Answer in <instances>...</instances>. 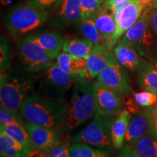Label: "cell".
Returning <instances> with one entry per match:
<instances>
[{
  "mask_svg": "<svg viewBox=\"0 0 157 157\" xmlns=\"http://www.w3.org/2000/svg\"><path fill=\"white\" fill-rule=\"evenodd\" d=\"M20 111L29 122L60 132L66 129L67 103H59L41 94H33L23 101Z\"/></svg>",
  "mask_w": 157,
  "mask_h": 157,
  "instance_id": "obj_1",
  "label": "cell"
},
{
  "mask_svg": "<svg viewBox=\"0 0 157 157\" xmlns=\"http://www.w3.org/2000/svg\"><path fill=\"white\" fill-rule=\"evenodd\" d=\"M95 113L93 84L87 78H76L71 98L67 103L66 129L76 128Z\"/></svg>",
  "mask_w": 157,
  "mask_h": 157,
  "instance_id": "obj_2",
  "label": "cell"
},
{
  "mask_svg": "<svg viewBox=\"0 0 157 157\" xmlns=\"http://www.w3.org/2000/svg\"><path fill=\"white\" fill-rule=\"evenodd\" d=\"M48 19L46 10L39 8L29 1L10 10L5 18V27L13 39H16L39 29Z\"/></svg>",
  "mask_w": 157,
  "mask_h": 157,
  "instance_id": "obj_3",
  "label": "cell"
},
{
  "mask_svg": "<svg viewBox=\"0 0 157 157\" xmlns=\"http://www.w3.org/2000/svg\"><path fill=\"white\" fill-rule=\"evenodd\" d=\"M36 81L35 76H12L6 72L1 73V107L15 112H19L23 101L34 94Z\"/></svg>",
  "mask_w": 157,
  "mask_h": 157,
  "instance_id": "obj_4",
  "label": "cell"
},
{
  "mask_svg": "<svg viewBox=\"0 0 157 157\" xmlns=\"http://www.w3.org/2000/svg\"><path fill=\"white\" fill-rule=\"evenodd\" d=\"M116 116L96 114L87 126L70 138L71 143H82L110 151L113 148L111 129Z\"/></svg>",
  "mask_w": 157,
  "mask_h": 157,
  "instance_id": "obj_5",
  "label": "cell"
},
{
  "mask_svg": "<svg viewBox=\"0 0 157 157\" xmlns=\"http://www.w3.org/2000/svg\"><path fill=\"white\" fill-rule=\"evenodd\" d=\"M19 60L26 72L43 71L56 64L57 57L44 49L29 34L17 44Z\"/></svg>",
  "mask_w": 157,
  "mask_h": 157,
  "instance_id": "obj_6",
  "label": "cell"
},
{
  "mask_svg": "<svg viewBox=\"0 0 157 157\" xmlns=\"http://www.w3.org/2000/svg\"><path fill=\"white\" fill-rule=\"evenodd\" d=\"M39 84V94L59 103H64L65 95L75 83L76 78L55 64L43 70Z\"/></svg>",
  "mask_w": 157,
  "mask_h": 157,
  "instance_id": "obj_7",
  "label": "cell"
},
{
  "mask_svg": "<svg viewBox=\"0 0 157 157\" xmlns=\"http://www.w3.org/2000/svg\"><path fill=\"white\" fill-rule=\"evenodd\" d=\"M149 13L143 12L140 18L121 37L129 41L139 55L150 60L154 56L155 38L149 21Z\"/></svg>",
  "mask_w": 157,
  "mask_h": 157,
  "instance_id": "obj_8",
  "label": "cell"
},
{
  "mask_svg": "<svg viewBox=\"0 0 157 157\" xmlns=\"http://www.w3.org/2000/svg\"><path fill=\"white\" fill-rule=\"evenodd\" d=\"M97 78L98 82L120 95L130 93L131 84L126 68L117 61L114 56L110 60L105 69L98 76Z\"/></svg>",
  "mask_w": 157,
  "mask_h": 157,
  "instance_id": "obj_9",
  "label": "cell"
},
{
  "mask_svg": "<svg viewBox=\"0 0 157 157\" xmlns=\"http://www.w3.org/2000/svg\"><path fill=\"white\" fill-rule=\"evenodd\" d=\"M143 10L140 0H129L124 5L119 6L114 10L113 15L117 25L113 38V43L115 46L118 40L140 18Z\"/></svg>",
  "mask_w": 157,
  "mask_h": 157,
  "instance_id": "obj_10",
  "label": "cell"
},
{
  "mask_svg": "<svg viewBox=\"0 0 157 157\" xmlns=\"http://www.w3.org/2000/svg\"><path fill=\"white\" fill-rule=\"evenodd\" d=\"M155 107H146L131 116L125 143L132 145L145 135L150 133L154 127Z\"/></svg>",
  "mask_w": 157,
  "mask_h": 157,
  "instance_id": "obj_11",
  "label": "cell"
},
{
  "mask_svg": "<svg viewBox=\"0 0 157 157\" xmlns=\"http://www.w3.org/2000/svg\"><path fill=\"white\" fill-rule=\"evenodd\" d=\"M96 113L117 116L123 107L120 95L103 85L101 82L93 83Z\"/></svg>",
  "mask_w": 157,
  "mask_h": 157,
  "instance_id": "obj_12",
  "label": "cell"
},
{
  "mask_svg": "<svg viewBox=\"0 0 157 157\" xmlns=\"http://www.w3.org/2000/svg\"><path fill=\"white\" fill-rule=\"evenodd\" d=\"M25 127L30 135L34 148L48 152L57 146L61 140V132L26 121Z\"/></svg>",
  "mask_w": 157,
  "mask_h": 157,
  "instance_id": "obj_13",
  "label": "cell"
},
{
  "mask_svg": "<svg viewBox=\"0 0 157 157\" xmlns=\"http://www.w3.org/2000/svg\"><path fill=\"white\" fill-rule=\"evenodd\" d=\"M93 18L105 42L104 46L112 50L113 47H115L113 43V38L117 26L113 13L101 6L93 15Z\"/></svg>",
  "mask_w": 157,
  "mask_h": 157,
  "instance_id": "obj_14",
  "label": "cell"
},
{
  "mask_svg": "<svg viewBox=\"0 0 157 157\" xmlns=\"http://www.w3.org/2000/svg\"><path fill=\"white\" fill-rule=\"evenodd\" d=\"M117 61L126 69L137 70L141 63L140 55L129 41L123 37L119 39L113 50Z\"/></svg>",
  "mask_w": 157,
  "mask_h": 157,
  "instance_id": "obj_15",
  "label": "cell"
},
{
  "mask_svg": "<svg viewBox=\"0 0 157 157\" xmlns=\"http://www.w3.org/2000/svg\"><path fill=\"white\" fill-rule=\"evenodd\" d=\"M56 62L59 67L72 77L90 78L87 69L86 59L62 52L57 56Z\"/></svg>",
  "mask_w": 157,
  "mask_h": 157,
  "instance_id": "obj_16",
  "label": "cell"
},
{
  "mask_svg": "<svg viewBox=\"0 0 157 157\" xmlns=\"http://www.w3.org/2000/svg\"><path fill=\"white\" fill-rule=\"evenodd\" d=\"M55 8L56 17L62 24L67 26L79 24L82 19L80 0H60Z\"/></svg>",
  "mask_w": 157,
  "mask_h": 157,
  "instance_id": "obj_17",
  "label": "cell"
},
{
  "mask_svg": "<svg viewBox=\"0 0 157 157\" xmlns=\"http://www.w3.org/2000/svg\"><path fill=\"white\" fill-rule=\"evenodd\" d=\"M105 46L95 47L93 52L86 58L87 69L90 78H95L105 69L111 58L113 52H111Z\"/></svg>",
  "mask_w": 157,
  "mask_h": 157,
  "instance_id": "obj_18",
  "label": "cell"
},
{
  "mask_svg": "<svg viewBox=\"0 0 157 157\" xmlns=\"http://www.w3.org/2000/svg\"><path fill=\"white\" fill-rule=\"evenodd\" d=\"M30 34L43 48L56 57L60 53L66 40L58 31L44 30Z\"/></svg>",
  "mask_w": 157,
  "mask_h": 157,
  "instance_id": "obj_19",
  "label": "cell"
},
{
  "mask_svg": "<svg viewBox=\"0 0 157 157\" xmlns=\"http://www.w3.org/2000/svg\"><path fill=\"white\" fill-rule=\"evenodd\" d=\"M131 114L129 110L124 109L116 117L111 129V139L113 148L121 149L125 141Z\"/></svg>",
  "mask_w": 157,
  "mask_h": 157,
  "instance_id": "obj_20",
  "label": "cell"
},
{
  "mask_svg": "<svg viewBox=\"0 0 157 157\" xmlns=\"http://www.w3.org/2000/svg\"><path fill=\"white\" fill-rule=\"evenodd\" d=\"M137 81L145 90L157 95V69L150 61L141 60L137 68Z\"/></svg>",
  "mask_w": 157,
  "mask_h": 157,
  "instance_id": "obj_21",
  "label": "cell"
},
{
  "mask_svg": "<svg viewBox=\"0 0 157 157\" xmlns=\"http://www.w3.org/2000/svg\"><path fill=\"white\" fill-rule=\"evenodd\" d=\"M95 45L86 38L68 37L65 40L62 51L86 59L95 48Z\"/></svg>",
  "mask_w": 157,
  "mask_h": 157,
  "instance_id": "obj_22",
  "label": "cell"
},
{
  "mask_svg": "<svg viewBox=\"0 0 157 157\" xmlns=\"http://www.w3.org/2000/svg\"><path fill=\"white\" fill-rule=\"evenodd\" d=\"M29 147L13 140L2 132H0V155L1 157H25L31 151Z\"/></svg>",
  "mask_w": 157,
  "mask_h": 157,
  "instance_id": "obj_23",
  "label": "cell"
},
{
  "mask_svg": "<svg viewBox=\"0 0 157 157\" xmlns=\"http://www.w3.org/2000/svg\"><path fill=\"white\" fill-rule=\"evenodd\" d=\"M0 132H2L10 137L13 140L29 147L31 149H34V146L33 145L30 135L24 125L17 124H11L3 125L0 126Z\"/></svg>",
  "mask_w": 157,
  "mask_h": 157,
  "instance_id": "obj_24",
  "label": "cell"
},
{
  "mask_svg": "<svg viewBox=\"0 0 157 157\" xmlns=\"http://www.w3.org/2000/svg\"><path fill=\"white\" fill-rule=\"evenodd\" d=\"M68 151L71 157H112L106 150L82 143L70 144Z\"/></svg>",
  "mask_w": 157,
  "mask_h": 157,
  "instance_id": "obj_25",
  "label": "cell"
},
{
  "mask_svg": "<svg viewBox=\"0 0 157 157\" xmlns=\"http://www.w3.org/2000/svg\"><path fill=\"white\" fill-rule=\"evenodd\" d=\"M78 27L80 32L84 38L89 39L96 47H102L105 45L104 40L96 26L93 17L81 20Z\"/></svg>",
  "mask_w": 157,
  "mask_h": 157,
  "instance_id": "obj_26",
  "label": "cell"
},
{
  "mask_svg": "<svg viewBox=\"0 0 157 157\" xmlns=\"http://www.w3.org/2000/svg\"><path fill=\"white\" fill-rule=\"evenodd\" d=\"M140 157H157V141L148 133L132 145Z\"/></svg>",
  "mask_w": 157,
  "mask_h": 157,
  "instance_id": "obj_27",
  "label": "cell"
},
{
  "mask_svg": "<svg viewBox=\"0 0 157 157\" xmlns=\"http://www.w3.org/2000/svg\"><path fill=\"white\" fill-rule=\"evenodd\" d=\"M0 71L1 73L6 72L10 67L12 59V49L8 39L5 36H1L0 41Z\"/></svg>",
  "mask_w": 157,
  "mask_h": 157,
  "instance_id": "obj_28",
  "label": "cell"
},
{
  "mask_svg": "<svg viewBox=\"0 0 157 157\" xmlns=\"http://www.w3.org/2000/svg\"><path fill=\"white\" fill-rule=\"evenodd\" d=\"M18 112L10 111V110L1 107L0 109V126L3 125L17 124L24 125L25 122L23 121V117Z\"/></svg>",
  "mask_w": 157,
  "mask_h": 157,
  "instance_id": "obj_29",
  "label": "cell"
},
{
  "mask_svg": "<svg viewBox=\"0 0 157 157\" xmlns=\"http://www.w3.org/2000/svg\"><path fill=\"white\" fill-rule=\"evenodd\" d=\"M134 101L139 106L154 107L157 105V95L152 92L146 91L134 93Z\"/></svg>",
  "mask_w": 157,
  "mask_h": 157,
  "instance_id": "obj_30",
  "label": "cell"
},
{
  "mask_svg": "<svg viewBox=\"0 0 157 157\" xmlns=\"http://www.w3.org/2000/svg\"><path fill=\"white\" fill-rule=\"evenodd\" d=\"M103 4L99 0H80L82 19L92 17Z\"/></svg>",
  "mask_w": 157,
  "mask_h": 157,
  "instance_id": "obj_31",
  "label": "cell"
},
{
  "mask_svg": "<svg viewBox=\"0 0 157 157\" xmlns=\"http://www.w3.org/2000/svg\"><path fill=\"white\" fill-rule=\"evenodd\" d=\"M70 143V139L61 138L57 146L47 152V157H71L68 151Z\"/></svg>",
  "mask_w": 157,
  "mask_h": 157,
  "instance_id": "obj_32",
  "label": "cell"
},
{
  "mask_svg": "<svg viewBox=\"0 0 157 157\" xmlns=\"http://www.w3.org/2000/svg\"><path fill=\"white\" fill-rule=\"evenodd\" d=\"M60 1V0H29L31 3L43 10L55 7Z\"/></svg>",
  "mask_w": 157,
  "mask_h": 157,
  "instance_id": "obj_33",
  "label": "cell"
},
{
  "mask_svg": "<svg viewBox=\"0 0 157 157\" xmlns=\"http://www.w3.org/2000/svg\"><path fill=\"white\" fill-rule=\"evenodd\" d=\"M117 157H140L131 145H126L120 149Z\"/></svg>",
  "mask_w": 157,
  "mask_h": 157,
  "instance_id": "obj_34",
  "label": "cell"
},
{
  "mask_svg": "<svg viewBox=\"0 0 157 157\" xmlns=\"http://www.w3.org/2000/svg\"><path fill=\"white\" fill-rule=\"evenodd\" d=\"M129 0H105L102 6L105 8L110 10L113 13V11L117 7L124 5Z\"/></svg>",
  "mask_w": 157,
  "mask_h": 157,
  "instance_id": "obj_35",
  "label": "cell"
},
{
  "mask_svg": "<svg viewBox=\"0 0 157 157\" xmlns=\"http://www.w3.org/2000/svg\"><path fill=\"white\" fill-rule=\"evenodd\" d=\"M149 21L154 34L157 36V9L153 8L149 13Z\"/></svg>",
  "mask_w": 157,
  "mask_h": 157,
  "instance_id": "obj_36",
  "label": "cell"
},
{
  "mask_svg": "<svg viewBox=\"0 0 157 157\" xmlns=\"http://www.w3.org/2000/svg\"><path fill=\"white\" fill-rule=\"evenodd\" d=\"M25 157H47V152H44L38 150V149L34 148Z\"/></svg>",
  "mask_w": 157,
  "mask_h": 157,
  "instance_id": "obj_37",
  "label": "cell"
},
{
  "mask_svg": "<svg viewBox=\"0 0 157 157\" xmlns=\"http://www.w3.org/2000/svg\"><path fill=\"white\" fill-rule=\"evenodd\" d=\"M153 129L154 130L157 131V105L155 106V119H154V124Z\"/></svg>",
  "mask_w": 157,
  "mask_h": 157,
  "instance_id": "obj_38",
  "label": "cell"
},
{
  "mask_svg": "<svg viewBox=\"0 0 157 157\" xmlns=\"http://www.w3.org/2000/svg\"><path fill=\"white\" fill-rule=\"evenodd\" d=\"M149 61L151 63L154 65V67L157 69V55L156 56H155L154 58L150 59V60H149Z\"/></svg>",
  "mask_w": 157,
  "mask_h": 157,
  "instance_id": "obj_39",
  "label": "cell"
},
{
  "mask_svg": "<svg viewBox=\"0 0 157 157\" xmlns=\"http://www.w3.org/2000/svg\"><path fill=\"white\" fill-rule=\"evenodd\" d=\"M1 1V4L2 5H5V6H7L9 5H10L12 2H13V0H0Z\"/></svg>",
  "mask_w": 157,
  "mask_h": 157,
  "instance_id": "obj_40",
  "label": "cell"
},
{
  "mask_svg": "<svg viewBox=\"0 0 157 157\" xmlns=\"http://www.w3.org/2000/svg\"><path fill=\"white\" fill-rule=\"evenodd\" d=\"M150 133H151V135L152 136L154 137V138L155 139V140L157 141V131L154 130V129H152L151 131L150 132Z\"/></svg>",
  "mask_w": 157,
  "mask_h": 157,
  "instance_id": "obj_41",
  "label": "cell"
},
{
  "mask_svg": "<svg viewBox=\"0 0 157 157\" xmlns=\"http://www.w3.org/2000/svg\"><path fill=\"white\" fill-rule=\"evenodd\" d=\"M153 2V7L154 9H157V0H152Z\"/></svg>",
  "mask_w": 157,
  "mask_h": 157,
  "instance_id": "obj_42",
  "label": "cell"
}]
</instances>
